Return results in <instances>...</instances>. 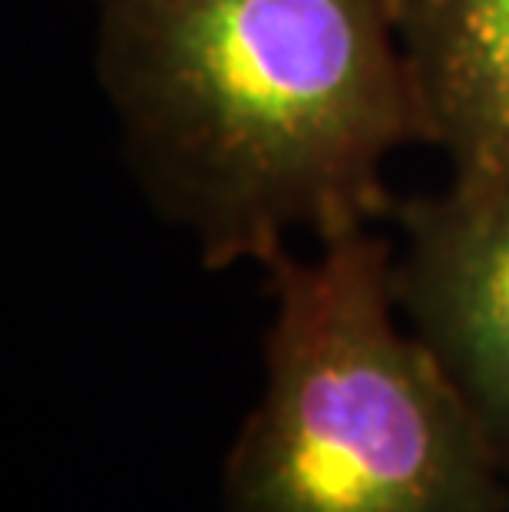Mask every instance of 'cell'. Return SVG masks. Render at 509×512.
I'll use <instances>...</instances> for the list:
<instances>
[{
    "instance_id": "6da1fadb",
    "label": "cell",
    "mask_w": 509,
    "mask_h": 512,
    "mask_svg": "<svg viewBox=\"0 0 509 512\" xmlns=\"http://www.w3.org/2000/svg\"><path fill=\"white\" fill-rule=\"evenodd\" d=\"M90 4L136 176L209 268L394 215L384 162L427 123L387 0Z\"/></svg>"
},
{
    "instance_id": "7a4b0ae2",
    "label": "cell",
    "mask_w": 509,
    "mask_h": 512,
    "mask_svg": "<svg viewBox=\"0 0 509 512\" xmlns=\"http://www.w3.org/2000/svg\"><path fill=\"white\" fill-rule=\"evenodd\" d=\"M268 281L265 394L225 466V512H506V473L437 354L397 328L391 242L367 228Z\"/></svg>"
},
{
    "instance_id": "3957f363",
    "label": "cell",
    "mask_w": 509,
    "mask_h": 512,
    "mask_svg": "<svg viewBox=\"0 0 509 512\" xmlns=\"http://www.w3.org/2000/svg\"><path fill=\"white\" fill-rule=\"evenodd\" d=\"M397 308L467 397L509 479V176L397 202Z\"/></svg>"
},
{
    "instance_id": "277c9868",
    "label": "cell",
    "mask_w": 509,
    "mask_h": 512,
    "mask_svg": "<svg viewBox=\"0 0 509 512\" xmlns=\"http://www.w3.org/2000/svg\"><path fill=\"white\" fill-rule=\"evenodd\" d=\"M417 86L427 143L447 152L450 189L509 176V0H387Z\"/></svg>"
}]
</instances>
